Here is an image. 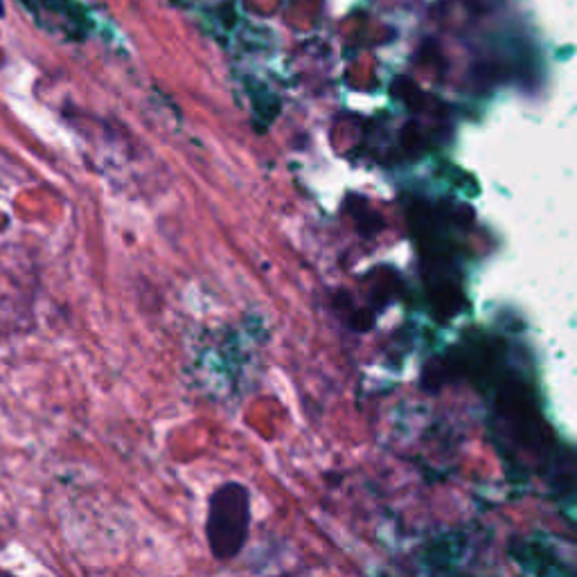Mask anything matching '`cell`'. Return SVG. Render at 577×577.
I'll use <instances>...</instances> for the list:
<instances>
[{
	"mask_svg": "<svg viewBox=\"0 0 577 577\" xmlns=\"http://www.w3.org/2000/svg\"><path fill=\"white\" fill-rule=\"evenodd\" d=\"M251 490L239 481H226L208 499L206 541L210 555L226 564L242 555L251 537Z\"/></svg>",
	"mask_w": 577,
	"mask_h": 577,
	"instance_id": "cell-1",
	"label": "cell"
},
{
	"mask_svg": "<svg viewBox=\"0 0 577 577\" xmlns=\"http://www.w3.org/2000/svg\"><path fill=\"white\" fill-rule=\"evenodd\" d=\"M0 577H16V575H12V573H5V571H0Z\"/></svg>",
	"mask_w": 577,
	"mask_h": 577,
	"instance_id": "cell-2",
	"label": "cell"
}]
</instances>
